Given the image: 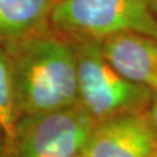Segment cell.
I'll use <instances>...</instances> for the list:
<instances>
[{"label": "cell", "mask_w": 157, "mask_h": 157, "mask_svg": "<svg viewBox=\"0 0 157 157\" xmlns=\"http://www.w3.org/2000/svg\"><path fill=\"white\" fill-rule=\"evenodd\" d=\"M4 44L11 61L20 117L79 104L77 63L71 42L48 26Z\"/></svg>", "instance_id": "obj_1"}, {"label": "cell", "mask_w": 157, "mask_h": 157, "mask_svg": "<svg viewBox=\"0 0 157 157\" xmlns=\"http://www.w3.org/2000/svg\"><path fill=\"white\" fill-rule=\"evenodd\" d=\"M154 0H62L52 7L49 27L71 43L97 42L124 32L157 37Z\"/></svg>", "instance_id": "obj_2"}, {"label": "cell", "mask_w": 157, "mask_h": 157, "mask_svg": "<svg viewBox=\"0 0 157 157\" xmlns=\"http://www.w3.org/2000/svg\"><path fill=\"white\" fill-rule=\"evenodd\" d=\"M77 63L78 102L95 124L126 113L146 112L152 92L130 82L107 61L101 43H72Z\"/></svg>", "instance_id": "obj_3"}, {"label": "cell", "mask_w": 157, "mask_h": 157, "mask_svg": "<svg viewBox=\"0 0 157 157\" xmlns=\"http://www.w3.org/2000/svg\"><path fill=\"white\" fill-rule=\"evenodd\" d=\"M95 121L79 104L52 112L22 115L7 157H76Z\"/></svg>", "instance_id": "obj_4"}, {"label": "cell", "mask_w": 157, "mask_h": 157, "mask_svg": "<svg viewBox=\"0 0 157 157\" xmlns=\"http://www.w3.org/2000/svg\"><path fill=\"white\" fill-rule=\"evenodd\" d=\"M157 132L146 112L126 113L97 122L82 154L85 157H150Z\"/></svg>", "instance_id": "obj_5"}, {"label": "cell", "mask_w": 157, "mask_h": 157, "mask_svg": "<svg viewBox=\"0 0 157 157\" xmlns=\"http://www.w3.org/2000/svg\"><path fill=\"white\" fill-rule=\"evenodd\" d=\"M107 61L130 82L157 92V37L124 32L101 42Z\"/></svg>", "instance_id": "obj_6"}, {"label": "cell", "mask_w": 157, "mask_h": 157, "mask_svg": "<svg viewBox=\"0 0 157 157\" xmlns=\"http://www.w3.org/2000/svg\"><path fill=\"white\" fill-rule=\"evenodd\" d=\"M51 0H0V41L13 42L49 26Z\"/></svg>", "instance_id": "obj_7"}, {"label": "cell", "mask_w": 157, "mask_h": 157, "mask_svg": "<svg viewBox=\"0 0 157 157\" xmlns=\"http://www.w3.org/2000/svg\"><path fill=\"white\" fill-rule=\"evenodd\" d=\"M19 118L11 61L5 44L0 41V129L5 136L6 157L11 151Z\"/></svg>", "instance_id": "obj_8"}, {"label": "cell", "mask_w": 157, "mask_h": 157, "mask_svg": "<svg viewBox=\"0 0 157 157\" xmlns=\"http://www.w3.org/2000/svg\"><path fill=\"white\" fill-rule=\"evenodd\" d=\"M146 113L151 124L154 126V128L156 129L157 132V92L152 93L151 100H150V104L147 108Z\"/></svg>", "instance_id": "obj_9"}, {"label": "cell", "mask_w": 157, "mask_h": 157, "mask_svg": "<svg viewBox=\"0 0 157 157\" xmlns=\"http://www.w3.org/2000/svg\"><path fill=\"white\" fill-rule=\"evenodd\" d=\"M0 157H6V143L5 136L2 130L0 129Z\"/></svg>", "instance_id": "obj_10"}, {"label": "cell", "mask_w": 157, "mask_h": 157, "mask_svg": "<svg viewBox=\"0 0 157 157\" xmlns=\"http://www.w3.org/2000/svg\"><path fill=\"white\" fill-rule=\"evenodd\" d=\"M152 8H154V15H155V19H156V21H157V0H154V6H152Z\"/></svg>", "instance_id": "obj_11"}, {"label": "cell", "mask_w": 157, "mask_h": 157, "mask_svg": "<svg viewBox=\"0 0 157 157\" xmlns=\"http://www.w3.org/2000/svg\"><path fill=\"white\" fill-rule=\"evenodd\" d=\"M59 1H62V0H51V2H52V7L56 5V4H58Z\"/></svg>", "instance_id": "obj_12"}, {"label": "cell", "mask_w": 157, "mask_h": 157, "mask_svg": "<svg viewBox=\"0 0 157 157\" xmlns=\"http://www.w3.org/2000/svg\"><path fill=\"white\" fill-rule=\"evenodd\" d=\"M150 157H157V148H156V149H155V151L152 152V154H151V156H150Z\"/></svg>", "instance_id": "obj_13"}, {"label": "cell", "mask_w": 157, "mask_h": 157, "mask_svg": "<svg viewBox=\"0 0 157 157\" xmlns=\"http://www.w3.org/2000/svg\"><path fill=\"white\" fill-rule=\"evenodd\" d=\"M76 157H85L84 155H83V154H79L78 156H76Z\"/></svg>", "instance_id": "obj_14"}]
</instances>
